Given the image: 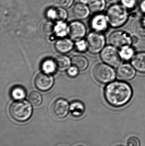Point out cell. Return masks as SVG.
<instances>
[{"mask_svg": "<svg viewBox=\"0 0 145 146\" xmlns=\"http://www.w3.org/2000/svg\"><path fill=\"white\" fill-rule=\"evenodd\" d=\"M131 86L123 81L112 82L104 89V95L106 102L113 107H119L127 104L133 96Z\"/></svg>", "mask_w": 145, "mask_h": 146, "instance_id": "6da1fadb", "label": "cell"}, {"mask_svg": "<svg viewBox=\"0 0 145 146\" xmlns=\"http://www.w3.org/2000/svg\"><path fill=\"white\" fill-rule=\"evenodd\" d=\"M128 11L121 3L112 4L107 9L106 14L110 25L113 28L124 25L129 18Z\"/></svg>", "mask_w": 145, "mask_h": 146, "instance_id": "7a4b0ae2", "label": "cell"}, {"mask_svg": "<svg viewBox=\"0 0 145 146\" xmlns=\"http://www.w3.org/2000/svg\"><path fill=\"white\" fill-rule=\"evenodd\" d=\"M9 111L10 116L14 121L24 122L28 121L31 117L32 107L27 101L17 100L10 105Z\"/></svg>", "mask_w": 145, "mask_h": 146, "instance_id": "3957f363", "label": "cell"}, {"mask_svg": "<svg viewBox=\"0 0 145 146\" xmlns=\"http://www.w3.org/2000/svg\"><path fill=\"white\" fill-rule=\"evenodd\" d=\"M94 77L98 82L103 84L110 83L115 80L116 73L111 66L104 63L97 64L93 70Z\"/></svg>", "mask_w": 145, "mask_h": 146, "instance_id": "277c9868", "label": "cell"}, {"mask_svg": "<svg viewBox=\"0 0 145 146\" xmlns=\"http://www.w3.org/2000/svg\"><path fill=\"white\" fill-rule=\"evenodd\" d=\"M100 57L106 64L114 67L120 66L122 60L117 49L112 45L105 47L101 51Z\"/></svg>", "mask_w": 145, "mask_h": 146, "instance_id": "5b68a950", "label": "cell"}, {"mask_svg": "<svg viewBox=\"0 0 145 146\" xmlns=\"http://www.w3.org/2000/svg\"><path fill=\"white\" fill-rule=\"evenodd\" d=\"M88 48L91 53L98 54L102 51L106 44L104 36L101 33L93 32L87 37Z\"/></svg>", "mask_w": 145, "mask_h": 146, "instance_id": "8992f818", "label": "cell"}, {"mask_svg": "<svg viewBox=\"0 0 145 146\" xmlns=\"http://www.w3.org/2000/svg\"><path fill=\"white\" fill-rule=\"evenodd\" d=\"M110 44L117 48H122L130 45L132 42V37L126 32L121 31H115L110 35L109 37Z\"/></svg>", "mask_w": 145, "mask_h": 146, "instance_id": "52a82bcc", "label": "cell"}, {"mask_svg": "<svg viewBox=\"0 0 145 146\" xmlns=\"http://www.w3.org/2000/svg\"><path fill=\"white\" fill-rule=\"evenodd\" d=\"M70 107L69 103L67 100L63 98L58 99L51 106V113L56 118L62 119L67 115Z\"/></svg>", "mask_w": 145, "mask_h": 146, "instance_id": "ba28073f", "label": "cell"}, {"mask_svg": "<svg viewBox=\"0 0 145 146\" xmlns=\"http://www.w3.org/2000/svg\"><path fill=\"white\" fill-rule=\"evenodd\" d=\"M96 14L90 20V26L95 31L102 33L108 29L109 21L106 15L101 13Z\"/></svg>", "mask_w": 145, "mask_h": 146, "instance_id": "9c48e42d", "label": "cell"}, {"mask_svg": "<svg viewBox=\"0 0 145 146\" xmlns=\"http://www.w3.org/2000/svg\"><path fill=\"white\" fill-rule=\"evenodd\" d=\"M53 84L54 79L50 74L40 73L37 75L35 78V86L40 91H48L52 87Z\"/></svg>", "mask_w": 145, "mask_h": 146, "instance_id": "30bf717a", "label": "cell"}, {"mask_svg": "<svg viewBox=\"0 0 145 146\" xmlns=\"http://www.w3.org/2000/svg\"><path fill=\"white\" fill-rule=\"evenodd\" d=\"M86 28L84 24L80 21H75L71 23L68 27V34L74 41L81 40L85 36Z\"/></svg>", "mask_w": 145, "mask_h": 146, "instance_id": "8fae6325", "label": "cell"}, {"mask_svg": "<svg viewBox=\"0 0 145 146\" xmlns=\"http://www.w3.org/2000/svg\"><path fill=\"white\" fill-rule=\"evenodd\" d=\"M118 78L123 80H129L135 76L136 72L134 68L130 64H122L118 67L117 71Z\"/></svg>", "mask_w": 145, "mask_h": 146, "instance_id": "7c38bea8", "label": "cell"}, {"mask_svg": "<svg viewBox=\"0 0 145 146\" xmlns=\"http://www.w3.org/2000/svg\"><path fill=\"white\" fill-rule=\"evenodd\" d=\"M47 15L50 19L59 22L63 21L66 19L67 13L63 8H52L48 10Z\"/></svg>", "mask_w": 145, "mask_h": 146, "instance_id": "4fadbf2b", "label": "cell"}, {"mask_svg": "<svg viewBox=\"0 0 145 146\" xmlns=\"http://www.w3.org/2000/svg\"><path fill=\"white\" fill-rule=\"evenodd\" d=\"M89 7L83 3H77L73 7L72 15L74 18L77 19H87L90 14Z\"/></svg>", "mask_w": 145, "mask_h": 146, "instance_id": "5bb4252c", "label": "cell"}, {"mask_svg": "<svg viewBox=\"0 0 145 146\" xmlns=\"http://www.w3.org/2000/svg\"><path fill=\"white\" fill-rule=\"evenodd\" d=\"M131 64L138 72L145 73V52H139L134 56Z\"/></svg>", "mask_w": 145, "mask_h": 146, "instance_id": "9a60e30c", "label": "cell"}, {"mask_svg": "<svg viewBox=\"0 0 145 146\" xmlns=\"http://www.w3.org/2000/svg\"><path fill=\"white\" fill-rule=\"evenodd\" d=\"M54 46L58 52L64 54L70 51L73 48L74 44L73 42L70 39L63 38L57 41Z\"/></svg>", "mask_w": 145, "mask_h": 146, "instance_id": "2e32d148", "label": "cell"}, {"mask_svg": "<svg viewBox=\"0 0 145 146\" xmlns=\"http://www.w3.org/2000/svg\"><path fill=\"white\" fill-rule=\"evenodd\" d=\"M56 68L60 71H64L70 68L71 61L70 58L66 56L58 55L54 58Z\"/></svg>", "mask_w": 145, "mask_h": 146, "instance_id": "e0dca14e", "label": "cell"}, {"mask_svg": "<svg viewBox=\"0 0 145 146\" xmlns=\"http://www.w3.org/2000/svg\"><path fill=\"white\" fill-rule=\"evenodd\" d=\"M85 110L84 104L80 101H74L70 105V112L72 115L74 117H79L81 116L84 113Z\"/></svg>", "mask_w": 145, "mask_h": 146, "instance_id": "ac0fdd59", "label": "cell"}, {"mask_svg": "<svg viewBox=\"0 0 145 146\" xmlns=\"http://www.w3.org/2000/svg\"><path fill=\"white\" fill-rule=\"evenodd\" d=\"M88 4L90 11L98 13L104 10L106 3V0H89Z\"/></svg>", "mask_w": 145, "mask_h": 146, "instance_id": "d6986e66", "label": "cell"}, {"mask_svg": "<svg viewBox=\"0 0 145 146\" xmlns=\"http://www.w3.org/2000/svg\"><path fill=\"white\" fill-rule=\"evenodd\" d=\"M72 63L79 70L83 71L88 66L89 62L87 58L82 56H75L72 57Z\"/></svg>", "mask_w": 145, "mask_h": 146, "instance_id": "ffe728a7", "label": "cell"}, {"mask_svg": "<svg viewBox=\"0 0 145 146\" xmlns=\"http://www.w3.org/2000/svg\"><path fill=\"white\" fill-rule=\"evenodd\" d=\"M11 95L13 99L21 100L26 96V92L23 87L16 86L12 88L11 91Z\"/></svg>", "mask_w": 145, "mask_h": 146, "instance_id": "44dd1931", "label": "cell"}, {"mask_svg": "<svg viewBox=\"0 0 145 146\" xmlns=\"http://www.w3.org/2000/svg\"><path fill=\"white\" fill-rule=\"evenodd\" d=\"M119 54L122 60H129L134 56V49L130 45L124 46L121 48Z\"/></svg>", "mask_w": 145, "mask_h": 146, "instance_id": "7402d4cb", "label": "cell"}, {"mask_svg": "<svg viewBox=\"0 0 145 146\" xmlns=\"http://www.w3.org/2000/svg\"><path fill=\"white\" fill-rule=\"evenodd\" d=\"M41 68L43 72L48 74L54 72L57 69L54 61L50 59H47L42 62Z\"/></svg>", "mask_w": 145, "mask_h": 146, "instance_id": "603a6c76", "label": "cell"}, {"mask_svg": "<svg viewBox=\"0 0 145 146\" xmlns=\"http://www.w3.org/2000/svg\"><path fill=\"white\" fill-rule=\"evenodd\" d=\"M54 32L56 36L60 37H64L68 33V27L66 23L63 21L58 22L55 26Z\"/></svg>", "mask_w": 145, "mask_h": 146, "instance_id": "cb8c5ba5", "label": "cell"}, {"mask_svg": "<svg viewBox=\"0 0 145 146\" xmlns=\"http://www.w3.org/2000/svg\"><path fill=\"white\" fill-rule=\"evenodd\" d=\"M134 29L137 34L141 36H145V15L136 21Z\"/></svg>", "mask_w": 145, "mask_h": 146, "instance_id": "d4e9b609", "label": "cell"}, {"mask_svg": "<svg viewBox=\"0 0 145 146\" xmlns=\"http://www.w3.org/2000/svg\"><path fill=\"white\" fill-rule=\"evenodd\" d=\"M29 102L35 106H40L42 102L41 95L37 92H31L28 96Z\"/></svg>", "mask_w": 145, "mask_h": 146, "instance_id": "484cf974", "label": "cell"}, {"mask_svg": "<svg viewBox=\"0 0 145 146\" xmlns=\"http://www.w3.org/2000/svg\"><path fill=\"white\" fill-rule=\"evenodd\" d=\"M55 26L51 21H47L42 26V32L44 35H50L54 32Z\"/></svg>", "mask_w": 145, "mask_h": 146, "instance_id": "4316f807", "label": "cell"}, {"mask_svg": "<svg viewBox=\"0 0 145 146\" xmlns=\"http://www.w3.org/2000/svg\"><path fill=\"white\" fill-rule=\"evenodd\" d=\"M121 4L128 10L134 9L137 6L138 0H120Z\"/></svg>", "mask_w": 145, "mask_h": 146, "instance_id": "83f0119b", "label": "cell"}, {"mask_svg": "<svg viewBox=\"0 0 145 146\" xmlns=\"http://www.w3.org/2000/svg\"><path fill=\"white\" fill-rule=\"evenodd\" d=\"M75 46L77 50L81 52H85L88 48L87 42H85L84 40L77 41L76 42Z\"/></svg>", "mask_w": 145, "mask_h": 146, "instance_id": "f1b7e54d", "label": "cell"}, {"mask_svg": "<svg viewBox=\"0 0 145 146\" xmlns=\"http://www.w3.org/2000/svg\"><path fill=\"white\" fill-rule=\"evenodd\" d=\"M140 144L139 139L134 136L129 138L126 142V146H140Z\"/></svg>", "mask_w": 145, "mask_h": 146, "instance_id": "f546056e", "label": "cell"}, {"mask_svg": "<svg viewBox=\"0 0 145 146\" xmlns=\"http://www.w3.org/2000/svg\"><path fill=\"white\" fill-rule=\"evenodd\" d=\"M74 0H56L57 4L63 8H68L72 5Z\"/></svg>", "mask_w": 145, "mask_h": 146, "instance_id": "4dcf8cb0", "label": "cell"}, {"mask_svg": "<svg viewBox=\"0 0 145 146\" xmlns=\"http://www.w3.org/2000/svg\"><path fill=\"white\" fill-rule=\"evenodd\" d=\"M67 74L71 77H75L79 74V69L75 66L70 67L67 69Z\"/></svg>", "mask_w": 145, "mask_h": 146, "instance_id": "1f68e13d", "label": "cell"}, {"mask_svg": "<svg viewBox=\"0 0 145 146\" xmlns=\"http://www.w3.org/2000/svg\"><path fill=\"white\" fill-rule=\"evenodd\" d=\"M140 10L145 15V0H141L139 5Z\"/></svg>", "mask_w": 145, "mask_h": 146, "instance_id": "d6a6232c", "label": "cell"}, {"mask_svg": "<svg viewBox=\"0 0 145 146\" xmlns=\"http://www.w3.org/2000/svg\"><path fill=\"white\" fill-rule=\"evenodd\" d=\"M132 42L133 44H135L138 41V38L136 36H132Z\"/></svg>", "mask_w": 145, "mask_h": 146, "instance_id": "836d02e7", "label": "cell"}, {"mask_svg": "<svg viewBox=\"0 0 145 146\" xmlns=\"http://www.w3.org/2000/svg\"><path fill=\"white\" fill-rule=\"evenodd\" d=\"M80 1L82 3H84V4H87V3L88 4L89 0H80Z\"/></svg>", "mask_w": 145, "mask_h": 146, "instance_id": "e575fe53", "label": "cell"}, {"mask_svg": "<svg viewBox=\"0 0 145 146\" xmlns=\"http://www.w3.org/2000/svg\"><path fill=\"white\" fill-rule=\"evenodd\" d=\"M109 1L112 2H115L117 1H119V0H109Z\"/></svg>", "mask_w": 145, "mask_h": 146, "instance_id": "d590c367", "label": "cell"}, {"mask_svg": "<svg viewBox=\"0 0 145 146\" xmlns=\"http://www.w3.org/2000/svg\"><path fill=\"white\" fill-rule=\"evenodd\" d=\"M122 146V145H117V146Z\"/></svg>", "mask_w": 145, "mask_h": 146, "instance_id": "8d00e7d4", "label": "cell"}, {"mask_svg": "<svg viewBox=\"0 0 145 146\" xmlns=\"http://www.w3.org/2000/svg\"><path fill=\"white\" fill-rule=\"evenodd\" d=\"M77 146H83L81 145H77Z\"/></svg>", "mask_w": 145, "mask_h": 146, "instance_id": "74e56055", "label": "cell"}]
</instances>
